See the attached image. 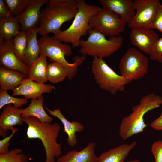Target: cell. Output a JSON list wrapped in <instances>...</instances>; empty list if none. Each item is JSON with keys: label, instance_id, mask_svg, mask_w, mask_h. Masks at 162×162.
<instances>
[{"label": "cell", "instance_id": "3957f363", "mask_svg": "<svg viewBox=\"0 0 162 162\" xmlns=\"http://www.w3.org/2000/svg\"><path fill=\"white\" fill-rule=\"evenodd\" d=\"M162 104V97L154 93L143 96L137 104L132 108V112L122 119L119 134L124 140L143 132L147 124L144 116L148 112L160 107Z\"/></svg>", "mask_w": 162, "mask_h": 162}, {"label": "cell", "instance_id": "e575fe53", "mask_svg": "<svg viewBox=\"0 0 162 162\" xmlns=\"http://www.w3.org/2000/svg\"><path fill=\"white\" fill-rule=\"evenodd\" d=\"M150 125L155 130H162V111L160 116L152 122Z\"/></svg>", "mask_w": 162, "mask_h": 162}, {"label": "cell", "instance_id": "5b68a950", "mask_svg": "<svg viewBox=\"0 0 162 162\" xmlns=\"http://www.w3.org/2000/svg\"><path fill=\"white\" fill-rule=\"evenodd\" d=\"M40 48V53L50 58L52 62L59 63L65 68L68 78L71 80L75 76L79 66L85 59V56L75 57L74 62L70 63L66 60L65 57H69L72 53V47L68 44L56 39L53 36L48 35L42 36L38 39Z\"/></svg>", "mask_w": 162, "mask_h": 162}, {"label": "cell", "instance_id": "ba28073f", "mask_svg": "<svg viewBox=\"0 0 162 162\" xmlns=\"http://www.w3.org/2000/svg\"><path fill=\"white\" fill-rule=\"evenodd\" d=\"M149 62L148 58L142 52L130 47L120 61L121 75L130 82L140 80L148 73Z\"/></svg>", "mask_w": 162, "mask_h": 162}, {"label": "cell", "instance_id": "484cf974", "mask_svg": "<svg viewBox=\"0 0 162 162\" xmlns=\"http://www.w3.org/2000/svg\"><path fill=\"white\" fill-rule=\"evenodd\" d=\"M13 41L15 54L24 62L27 44L26 32L21 31L13 38Z\"/></svg>", "mask_w": 162, "mask_h": 162}, {"label": "cell", "instance_id": "8fae6325", "mask_svg": "<svg viewBox=\"0 0 162 162\" xmlns=\"http://www.w3.org/2000/svg\"><path fill=\"white\" fill-rule=\"evenodd\" d=\"M13 39L4 40L0 38V66L18 71L28 77L29 66L20 60L15 52Z\"/></svg>", "mask_w": 162, "mask_h": 162}, {"label": "cell", "instance_id": "4316f807", "mask_svg": "<svg viewBox=\"0 0 162 162\" xmlns=\"http://www.w3.org/2000/svg\"><path fill=\"white\" fill-rule=\"evenodd\" d=\"M22 152L20 148L11 149L5 153L0 154V162H28L27 155Z\"/></svg>", "mask_w": 162, "mask_h": 162}, {"label": "cell", "instance_id": "e0dca14e", "mask_svg": "<svg viewBox=\"0 0 162 162\" xmlns=\"http://www.w3.org/2000/svg\"><path fill=\"white\" fill-rule=\"evenodd\" d=\"M45 109L50 115L57 118L61 122L64 126L63 131L68 136V144L70 146H74L77 143L76 133L83 130L84 128L83 124L74 121H69L65 118L59 108L53 110L47 107H46Z\"/></svg>", "mask_w": 162, "mask_h": 162}, {"label": "cell", "instance_id": "9a60e30c", "mask_svg": "<svg viewBox=\"0 0 162 162\" xmlns=\"http://www.w3.org/2000/svg\"><path fill=\"white\" fill-rule=\"evenodd\" d=\"M98 2L102 8L118 15L128 25L135 14L134 2L132 0H99Z\"/></svg>", "mask_w": 162, "mask_h": 162}, {"label": "cell", "instance_id": "7402d4cb", "mask_svg": "<svg viewBox=\"0 0 162 162\" xmlns=\"http://www.w3.org/2000/svg\"><path fill=\"white\" fill-rule=\"evenodd\" d=\"M44 98L42 96L38 99H32L28 107L23 109L22 116L35 117L42 122L50 123L52 118L48 114L43 107Z\"/></svg>", "mask_w": 162, "mask_h": 162}, {"label": "cell", "instance_id": "d6a6232c", "mask_svg": "<svg viewBox=\"0 0 162 162\" xmlns=\"http://www.w3.org/2000/svg\"><path fill=\"white\" fill-rule=\"evenodd\" d=\"M153 29L156 28L162 33V4H159L152 26Z\"/></svg>", "mask_w": 162, "mask_h": 162}, {"label": "cell", "instance_id": "ffe728a7", "mask_svg": "<svg viewBox=\"0 0 162 162\" xmlns=\"http://www.w3.org/2000/svg\"><path fill=\"white\" fill-rule=\"evenodd\" d=\"M38 32L37 26L26 32L27 44L24 62L28 66L37 60L40 54V48L37 38Z\"/></svg>", "mask_w": 162, "mask_h": 162}, {"label": "cell", "instance_id": "8992f818", "mask_svg": "<svg viewBox=\"0 0 162 162\" xmlns=\"http://www.w3.org/2000/svg\"><path fill=\"white\" fill-rule=\"evenodd\" d=\"M86 40L81 39L79 52L85 56H88L103 58L110 56L118 50L123 43V37L119 35L107 39L105 35L92 29Z\"/></svg>", "mask_w": 162, "mask_h": 162}, {"label": "cell", "instance_id": "cb8c5ba5", "mask_svg": "<svg viewBox=\"0 0 162 162\" xmlns=\"http://www.w3.org/2000/svg\"><path fill=\"white\" fill-rule=\"evenodd\" d=\"M21 31V27L16 16L12 15L0 19V38L12 39Z\"/></svg>", "mask_w": 162, "mask_h": 162}, {"label": "cell", "instance_id": "6da1fadb", "mask_svg": "<svg viewBox=\"0 0 162 162\" xmlns=\"http://www.w3.org/2000/svg\"><path fill=\"white\" fill-rule=\"evenodd\" d=\"M78 0H49L41 9L38 34L42 36L54 35L62 30L65 22L74 18L78 12Z\"/></svg>", "mask_w": 162, "mask_h": 162}, {"label": "cell", "instance_id": "d4e9b609", "mask_svg": "<svg viewBox=\"0 0 162 162\" xmlns=\"http://www.w3.org/2000/svg\"><path fill=\"white\" fill-rule=\"evenodd\" d=\"M46 75L47 80L53 84L61 82L68 77L67 73L63 66L55 62L48 64Z\"/></svg>", "mask_w": 162, "mask_h": 162}, {"label": "cell", "instance_id": "4dcf8cb0", "mask_svg": "<svg viewBox=\"0 0 162 162\" xmlns=\"http://www.w3.org/2000/svg\"><path fill=\"white\" fill-rule=\"evenodd\" d=\"M11 130L12 132L10 135L0 140V154L5 153L9 151V147L10 141L14 134L18 130V129L14 128Z\"/></svg>", "mask_w": 162, "mask_h": 162}, {"label": "cell", "instance_id": "30bf717a", "mask_svg": "<svg viewBox=\"0 0 162 162\" xmlns=\"http://www.w3.org/2000/svg\"><path fill=\"white\" fill-rule=\"evenodd\" d=\"M135 14L128 25L131 29L143 28L152 29V26L158 7L159 0H135Z\"/></svg>", "mask_w": 162, "mask_h": 162}, {"label": "cell", "instance_id": "d6986e66", "mask_svg": "<svg viewBox=\"0 0 162 162\" xmlns=\"http://www.w3.org/2000/svg\"><path fill=\"white\" fill-rule=\"evenodd\" d=\"M137 144V142L134 141L111 148L101 153L98 157L96 162H124L130 151Z\"/></svg>", "mask_w": 162, "mask_h": 162}, {"label": "cell", "instance_id": "f1b7e54d", "mask_svg": "<svg viewBox=\"0 0 162 162\" xmlns=\"http://www.w3.org/2000/svg\"><path fill=\"white\" fill-rule=\"evenodd\" d=\"M11 14L14 16L20 15L25 10L31 0H4Z\"/></svg>", "mask_w": 162, "mask_h": 162}, {"label": "cell", "instance_id": "7c38bea8", "mask_svg": "<svg viewBox=\"0 0 162 162\" xmlns=\"http://www.w3.org/2000/svg\"><path fill=\"white\" fill-rule=\"evenodd\" d=\"M55 88L50 84L34 81L29 77L24 79L20 85L13 91L12 96H23L26 99H38L44 93H49Z\"/></svg>", "mask_w": 162, "mask_h": 162}, {"label": "cell", "instance_id": "44dd1931", "mask_svg": "<svg viewBox=\"0 0 162 162\" xmlns=\"http://www.w3.org/2000/svg\"><path fill=\"white\" fill-rule=\"evenodd\" d=\"M25 78L21 72L0 67L1 90L14 91L21 84Z\"/></svg>", "mask_w": 162, "mask_h": 162}, {"label": "cell", "instance_id": "4fadbf2b", "mask_svg": "<svg viewBox=\"0 0 162 162\" xmlns=\"http://www.w3.org/2000/svg\"><path fill=\"white\" fill-rule=\"evenodd\" d=\"M130 38L131 44L145 53L150 55L159 36L152 29L131 28Z\"/></svg>", "mask_w": 162, "mask_h": 162}, {"label": "cell", "instance_id": "52a82bcc", "mask_svg": "<svg viewBox=\"0 0 162 162\" xmlns=\"http://www.w3.org/2000/svg\"><path fill=\"white\" fill-rule=\"evenodd\" d=\"M92 71L100 88L113 94L124 91L125 86L130 82L125 77L116 73L103 58L93 57Z\"/></svg>", "mask_w": 162, "mask_h": 162}, {"label": "cell", "instance_id": "7a4b0ae2", "mask_svg": "<svg viewBox=\"0 0 162 162\" xmlns=\"http://www.w3.org/2000/svg\"><path fill=\"white\" fill-rule=\"evenodd\" d=\"M24 122L28 125L26 135L28 139H38L45 149L46 162H55L62 154V146L57 140L61 129L59 124L44 123L31 116H22Z\"/></svg>", "mask_w": 162, "mask_h": 162}, {"label": "cell", "instance_id": "83f0119b", "mask_svg": "<svg viewBox=\"0 0 162 162\" xmlns=\"http://www.w3.org/2000/svg\"><path fill=\"white\" fill-rule=\"evenodd\" d=\"M28 100L25 98H19L11 96L7 91L0 90V109L9 104H13L16 107L20 108L28 103Z\"/></svg>", "mask_w": 162, "mask_h": 162}, {"label": "cell", "instance_id": "2e32d148", "mask_svg": "<svg viewBox=\"0 0 162 162\" xmlns=\"http://www.w3.org/2000/svg\"><path fill=\"white\" fill-rule=\"evenodd\" d=\"M22 108H18L11 104L4 107L0 116V135L4 138L7 136V132L17 125H22Z\"/></svg>", "mask_w": 162, "mask_h": 162}, {"label": "cell", "instance_id": "f546056e", "mask_svg": "<svg viewBox=\"0 0 162 162\" xmlns=\"http://www.w3.org/2000/svg\"><path fill=\"white\" fill-rule=\"evenodd\" d=\"M149 55L152 60L162 63V36L157 40Z\"/></svg>", "mask_w": 162, "mask_h": 162}, {"label": "cell", "instance_id": "d590c367", "mask_svg": "<svg viewBox=\"0 0 162 162\" xmlns=\"http://www.w3.org/2000/svg\"><path fill=\"white\" fill-rule=\"evenodd\" d=\"M127 162H142L140 160L137 159H134L128 161Z\"/></svg>", "mask_w": 162, "mask_h": 162}, {"label": "cell", "instance_id": "603a6c76", "mask_svg": "<svg viewBox=\"0 0 162 162\" xmlns=\"http://www.w3.org/2000/svg\"><path fill=\"white\" fill-rule=\"evenodd\" d=\"M47 56L42 53L29 65L28 77L34 81L45 83L47 81L46 71L48 65Z\"/></svg>", "mask_w": 162, "mask_h": 162}, {"label": "cell", "instance_id": "836d02e7", "mask_svg": "<svg viewBox=\"0 0 162 162\" xmlns=\"http://www.w3.org/2000/svg\"><path fill=\"white\" fill-rule=\"evenodd\" d=\"M11 15H12L4 1L0 0V19L6 18Z\"/></svg>", "mask_w": 162, "mask_h": 162}, {"label": "cell", "instance_id": "277c9868", "mask_svg": "<svg viewBox=\"0 0 162 162\" xmlns=\"http://www.w3.org/2000/svg\"><path fill=\"white\" fill-rule=\"evenodd\" d=\"M78 12L70 25L53 37L65 43L71 44L72 47L80 46L81 37L85 36L92 29L89 24L91 18L102 8L90 5L84 0H78Z\"/></svg>", "mask_w": 162, "mask_h": 162}, {"label": "cell", "instance_id": "ac0fdd59", "mask_svg": "<svg viewBox=\"0 0 162 162\" xmlns=\"http://www.w3.org/2000/svg\"><path fill=\"white\" fill-rule=\"evenodd\" d=\"M96 144L89 143L81 150H73L57 159V162H96L98 157L95 154Z\"/></svg>", "mask_w": 162, "mask_h": 162}, {"label": "cell", "instance_id": "9c48e42d", "mask_svg": "<svg viewBox=\"0 0 162 162\" xmlns=\"http://www.w3.org/2000/svg\"><path fill=\"white\" fill-rule=\"evenodd\" d=\"M126 24L118 15L102 8L89 21L92 29L110 37L120 35Z\"/></svg>", "mask_w": 162, "mask_h": 162}, {"label": "cell", "instance_id": "5bb4252c", "mask_svg": "<svg viewBox=\"0 0 162 162\" xmlns=\"http://www.w3.org/2000/svg\"><path fill=\"white\" fill-rule=\"evenodd\" d=\"M48 0H31L29 4L20 15L16 16L21 26V31L26 32L37 26L39 24L41 8Z\"/></svg>", "mask_w": 162, "mask_h": 162}, {"label": "cell", "instance_id": "1f68e13d", "mask_svg": "<svg viewBox=\"0 0 162 162\" xmlns=\"http://www.w3.org/2000/svg\"><path fill=\"white\" fill-rule=\"evenodd\" d=\"M151 151L153 154L155 162H162V141L154 142L151 146Z\"/></svg>", "mask_w": 162, "mask_h": 162}]
</instances>
